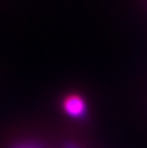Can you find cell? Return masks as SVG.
<instances>
[{
  "label": "cell",
  "mask_w": 147,
  "mask_h": 148,
  "mask_svg": "<svg viewBox=\"0 0 147 148\" xmlns=\"http://www.w3.org/2000/svg\"><path fill=\"white\" fill-rule=\"evenodd\" d=\"M62 108L66 115L74 119H84L88 114L87 101L78 94H69L62 99Z\"/></svg>",
  "instance_id": "6da1fadb"
},
{
  "label": "cell",
  "mask_w": 147,
  "mask_h": 148,
  "mask_svg": "<svg viewBox=\"0 0 147 148\" xmlns=\"http://www.w3.org/2000/svg\"><path fill=\"white\" fill-rule=\"evenodd\" d=\"M12 148H45V145L33 140H25V141L16 143L14 145H12Z\"/></svg>",
  "instance_id": "7a4b0ae2"
},
{
  "label": "cell",
  "mask_w": 147,
  "mask_h": 148,
  "mask_svg": "<svg viewBox=\"0 0 147 148\" xmlns=\"http://www.w3.org/2000/svg\"><path fill=\"white\" fill-rule=\"evenodd\" d=\"M65 148H79L77 144H74V143H66L65 144Z\"/></svg>",
  "instance_id": "3957f363"
}]
</instances>
